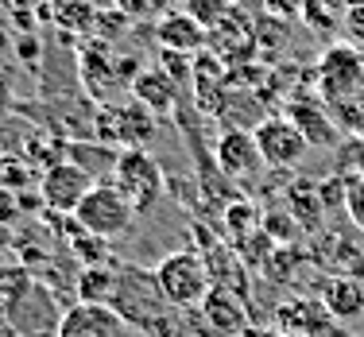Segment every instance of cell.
Here are the masks:
<instances>
[{
  "label": "cell",
  "instance_id": "12",
  "mask_svg": "<svg viewBox=\"0 0 364 337\" xmlns=\"http://www.w3.org/2000/svg\"><path fill=\"white\" fill-rule=\"evenodd\" d=\"M128 90H132V97L140 101L144 109H151L155 117H163V112H171L178 105V82L163 70V66H155V70H140Z\"/></svg>",
  "mask_w": 364,
  "mask_h": 337
},
{
  "label": "cell",
  "instance_id": "27",
  "mask_svg": "<svg viewBox=\"0 0 364 337\" xmlns=\"http://www.w3.org/2000/svg\"><path fill=\"white\" fill-rule=\"evenodd\" d=\"M299 8H306V0H267V12L279 16V20H294Z\"/></svg>",
  "mask_w": 364,
  "mask_h": 337
},
{
  "label": "cell",
  "instance_id": "6",
  "mask_svg": "<svg viewBox=\"0 0 364 337\" xmlns=\"http://www.w3.org/2000/svg\"><path fill=\"white\" fill-rule=\"evenodd\" d=\"M252 136H256L259 159H264L267 167H299L310 151L306 136H302L287 117H264Z\"/></svg>",
  "mask_w": 364,
  "mask_h": 337
},
{
  "label": "cell",
  "instance_id": "18",
  "mask_svg": "<svg viewBox=\"0 0 364 337\" xmlns=\"http://www.w3.org/2000/svg\"><path fill=\"white\" fill-rule=\"evenodd\" d=\"M66 240H70V248L82 256L85 264H105V256H109V252H105V240L93 237V232H85L77 221L66 225Z\"/></svg>",
  "mask_w": 364,
  "mask_h": 337
},
{
  "label": "cell",
  "instance_id": "16",
  "mask_svg": "<svg viewBox=\"0 0 364 337\" xmlns=\"http://www.w3.org/2000/svg\"><path fill=\"white\" fill-rule=\"evenodd\" d=\"M287 202H291V213H294V221H299L302 229L314 232L318 225H322L326 205H322V194H318V183H310V178H294V186L287 190Z\"/></svg>",
  "mask_w": 364,
  "mask_h": 337
},
{
  "label": "cell",
  "instance_id": "25",
  "mask_svg": "<svg viewBox=\"0 0 364 337\" xmlns=\"http://www.w3.org/2000/svg\"><path fill=\"white\" fill-rule=\"evenodd\" d=\"M112 4L120 8V12L128 16V20H136V16H151V12H159L167 0H112Z\"/></svg>",
  "mask_w": 364,
  "mask_h": 337
},
{
  "label": "cell",
  "instance_id": "10",
  "mask_svg": "<svg viewBox=\"0 0 364 337\" xmlns=\"http://www.w3.org/2000/svg\"><path fill=\"white\" fill-rule=\"evenodd\" d=\"M155 39H159L163 50H178V55H198L205 50V39L210 31L194 20V16L182 8V12H163L159 23H155Z\"/></svg>",
  "mask_w": 364,
  "mask_h": 337
},
{
  "label": "cell",
  "instance_id": "14",
  "mask_svg": "<svg viewBox=\"0 0 364 337\" xmlns=\"http://www.w3.org/2000/svg\"><path fill=\"white\" fill-rule=\"evenodd\" d=\"M198 310H202V318H205V326H210V333H218V337L237 333L240 326H245V314H240L237 299H232L225 287H218V283L210 287V295L202 299V306H198Z\"/></svg>",
  "mask_w": 364,
  "mask_h": 337
},
{
  "label": "cell",
  "instance_id": "29",
  "mask_svg": "<svg viewBox=\"0 0 364 337\" xmlns=\"http://www.w3.org/2000/svg\"><path fill=\"white\" fill-rule=\"evenodd\" d=\"M16 218V202L8 194H0V221H12Z\"/></svg>",
  "mask_w": 364,
  "mask_h": 337
},
{
  "label": "cell",
  "instance_id": "5",
  "mask_svg": "<svg viewBox=\"0 0 364 337\" xmlns=\"http://www.w3.org/2000/svg\"><path fill=\"white\" fill-rule=\"evenodd\" d=\"M97 178L90 171H82L74 159H63V163H50L39 178V198L50 213L58 218H74V210L82 205V198L93 190Z\"/></svg>",
  "mask_w": 364,
  "mask_h": 337
},
{
  "label": "cell",
  "instance_id": "20",
  "mask_svg": "<svg viewBox=\"0 0 364 337\" xmlns=\"http://www.w3.org/2000/svg\"><path fill=\"white\" fill-rule=\"evenodd\" d=\"M333 175H345V178H360L364 175V140H345L341 151H337V167Z\"/></svg>",
  "mask_w": 364,
  "mask_h": 337
},
{
  "label": "cell",
  "instance_id": "2",
  "mask_svg": "<svg viewBox=\"0 0 364 337\" xmlns=\"http://www.w3.org/2000/svg\"><path fill=\"white\" fill-rule=\"evenodd\" d=\"M140 218L136 213V205L128 202L124 194H120V186L112 183H93V190L82 198V205L74 210V221L82 225L85 232H93V237L101 240H112V237H124L128 229H132V221Z\"/></svg>",
  "mask_w": 364,
  "mask_h": 337
},
{
  "label": "cell",
  "instance_id": "15",
  "mask_svg": "<svg viewBox=\"0 0 364 337\" xmlns=\"http://www.w3.org/2000/svg\"><path fill=\"white\" fill-rule=\"evenodd\" d=\"M117 283L120 275L112 272L109 264H85L82 275H77V302H112V295H117Z\"/></svg>",
  "mask_w": 364,
  "mask_h": 337
},
{
  "label": "cell",
  "instance_id": "7",
  "mask_svg": "<svg viewBox=\"0 0 364 337\" xmlns=\"http://www.w3.org/2000/svg\"><path fill=\"white\" fill-rule=\"evenodd\" d=\"M55 337H128V322L105 302H74L63 310Z\"/></svg>",
  "mask_w": 364,
  "mask_h": 337
},
{
  "label": "cell",
  "instance_id": "13",
  "mask_svg": "<svg viewBox=\"0 0 364 337\" xmlns=\"http://www.w3.org/2000/svg\"><path fill=\"white\" fill-rule=\"evenodd\" d=\"M322 310L333 322H357L364 314V283L349 279V275H337L322 287Z\"/></svg>",
  "mask_w": 364,
  "mask_h": 337
},
{
  "label": "cell",
  "instance_id": "31",
  "mask_svg": "<svg viewBox=\"0 0 364 337\" xmlns=\"http://www.w3.org/2000/svg\"><path fill=\"white\" fill-rule=\"evenodd\" d=\"M20 50H23V58H31V55H36L39 47H36V43H31V39H23V43H20Z\"/></svg>",
  "mask_w": 364,
  "mask_h": 337
},
{
  "label": "cell",
  "instance_id": "17",
  "mask_svg": "<svg viewBox=\"0 0 364 337\" xmlns=\"http://www.w3.org/2000/svg\"><path fill=\"white\" fill-rule=\"evenodd\" d=\"M82 77H85V85H90V93H105L112 90V85H120V77H117V63L105 55H97V50H90V55H82Z\"/></svg>",
  "mask_w": 364,
  "mask_h": 337
},
{
  "label": "cell",
  "instance_id": "23",
  "mask_svg": "<svg viewBox=\"0 0 364 337\" xmlns=\"http://www.w3.org/2000/svg\"><path fill=\"white\" fill-rule=\"evenodd\" d=\"M345 213H349V221L364 232V175L349 178V190H345Z\"/></svg>",
  "mask_w": 364,
  "mask_h": 337
},
{
  "label": "cell",
  "instance_id": "4",
  "mask_svg": "<svg viewBox=\"0 0 364 337\" xmlns=\"http://www.w3.org/2000/svg\"><path fill=\"white\" fill-rule=\"evenodd\" d=\"M318 90H322L326 101H333V105H345V101H353L360 93L364 85V58L360 50L353 47V43H337V47H329L322 58H318Z\"/></svg>",
  "mask_w": 364,
  "mask_h": 337
},
{
  "label": "cell",
  "instance_id": "21",
  "mask_svg": "<svg viewBox=\"0 0 364 337\" xmlns=\"http://www.w3.org/2000/svg\"><path fill=\"white\" fill-rule=\"evenodd\" d=\"M55 20L63 23V28H70V23H74V31H85L90 23H97V12H93L85 0H63V8L55 12Z\"/></svg>",
  "mask_w": 364,
  "mask_h": 337
},
{
  "label": "cell",
  "instance_id": "24",
  "mask_svg": "<svg viewBox=\"0 0 364 337\" xmlns=\"http://www.w3.org/2000/svg\"><path fill=\"white\" fill-rule=\"evenodd\" d=\"M345 36H349L353 47H364V4H353L345 8V20H341Z\"/></svg>",
  "mask_w": 364,
  "mask_h": 337
},
{
  "label": "cell",
  "instance_id": "30",
  "mask_svg": "<svg viewBox=\"0 0 364 337\" xmlns=\"http://www.w3.org/2000/svg\"><path fill=\"white\" fill-rule=\"evenodd\" d=\"M8 105H12V93H8L4 77H0V117H4V112H8Z\"/></svg>",
  "mask_w": 364,
  "mask_h": 337
},
{
  "label": "cell",
  "instance_id": "9",
  "mask_svg": "<svg viewBox=\"0 0 364 337\" xmlns=\"http://www.w3.org/2000/svg\"><path fill=\"white\" fill-rule=\"evenodd\" d=\"M205 47H210L213 55L221 58V63H237V58H248V55H252V47H256V28H252V20H248V12H240V8H229L218 28H210V39H205Z\"/></svg>",
  "mask_w": 364,
  "mask_h": 337
},
{
  "label": "cell",
  "instance_id": "28",
  "mask_svg": "<svg viewBox=\"0 0 364 337\" xmlns=\"http://www.w3.org/2000/svg\"><path fill=\"white\" fill-rule=\"evenodd\" d=\"M291 229H294V225H291L287 218H264V232H267V237H272V240L287 237Z\"/></svg>",
  "mask_w": 364,
  "mask_h": 337
},
{
  "label": "cell",
  "instance_id": "19",
  "mask_svg": "<svg viewBox=\"0 0 364 337\" xmlns=\"http://www.w3.org/2000/svg\"><path fill=\"white\" fill-rule=\"evenodd\" d=\"M225 225H229V232L232 237H252L256 232V225H259V213H256V205L252 202H229V210H225Z\"/></svg>",
  "mask_w": 364,
  "mask_h": 337
},
{
  "label": "cell",
  "instance_id": "11",
  "mask_svg": "<svg viewBox=\"0 0 364 337\" xmlns=\"http://www.w3.org/2000/svg\"><path fill=\"white\" fill-rule=\"evenodd\" d=\"M259 148H256V136L245 132V128H225L218 136V167L229 178H245L259 167Z\"/></svg>",
  "mask_w": 364,
  "mask_h": 337
},
{
  "label": "cell",
  "instance_id": "1",
  "mask_svg": "<svg viewBox=\"0 0 364 337\" xmlns=\"http://www.w3.org/2000/svg\"><path fill=\"white\" fill-rule=\"evenodd\" d=\"M151 275H155V283H159L167 306H175V310H194V306H202V299L210 295V287H213L210 264H205L198 252H190V248L163 256L159 267H155Z\"/></svg>",
  "mask_w": 364,
  "mask_h": 337
},
{
  "label": "cell",
  "instance_id": "26",
  "mask_svg": "<svg viewBox=\"0 0 364 337\" xmlns=\"http://www.w3.org/2000/svg\"><path fill=\"white\" fill-rule=\"evenodd\" d=\"M163 70H167L171 77H190L194 74V63H186L190 55H178V50H163Z\"/></svg>",
  "mask_w": 364,
  "mask_h": 337
},
{
  "label": "cell",
  "instance_id": "22",
  "mask_svg": "<svg viewBox=\"0 0 364 337\" xmlns=\"http://www.w3.org/2000/svg\"><path fill=\"white\" fill-rule=\"evenodd\" d=\"M229 0H186V12L194 16L198 23H202L205 31L210 28H218V23L225 20V12H229Z\"/></svg>",
  "mask_w": 364,
  "mask_h": 337
},
{
  "label": "cell",
  "instance_id": "3",
  "mask_svg": "<svg viewBox=\"0 0 364 337\" xmlns=\"http://www.w3.org/2000/svg\"><path fill=\"white\" fill-rule=\"evenodd\" d=\"M112 183L136 205V213H147L163 198V171L147 148H120L117 167H112Z\"/></svg>",
  "mask_w": 364,
  "mask_h": 337
},
{
  "label": "cell",
  "instance_id": "8",
  "mask_svg": "<svg viewBox=\"0 0 364 337\" xmlns=\"http://www.w3.org/2000/svg\"><path fill=\"white\" fill-rule=\"evenodd\" d=\"M283 117L306 136L310 148H333L337 140V128L329 120V109H326V97H314V93H294L283 109Z\"/></svg>",
  "mask_w": 364,
  "mask_h": 337
}]
</instances>
